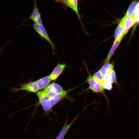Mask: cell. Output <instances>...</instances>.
Returning <instances> with one entry per match:
<instances>
[{
  "label": "cell",
  "mask_w": 139,
  "mask_h": 139,
  "mask_svg": "<svg viewBox=\"0 0 139 139\" xmlns=\"http://www.w3.org/2000/svg\"><path fill=\"white\" fill-rule=\"evenodd\" d=\"M139 12V2H138L136 5L134 11L133 13L132 16L134 18L135 16L137 13Z\"/></svg>",
  "instance_id": "21"
},
{
  "label": "cell",
  "mask_w": 139,
  "mask_h": 139,
  "mask_svg": "<svg viewBox=\"0 0 139 139\" xmlns=\"http://www.w3.org/2000/svg\"><path fill=\"white\" fill-rule=\"evenodd\" d=\"M103 84L113 83L110 72L106 73L103 76Z\"/></svg>",
  "instance_id": "18"
},
{
  "label": "cell",
  "mask_w": 139,
  "mask_h": 139,
  "mask_svg": "<svg viewBox=\"0 0 139 139\" xmlns=\"http://www.w3.org/2000/svg\"><path fill=\"white\" fill-rule=\"evenodd\" d=\"M138 3V1H133L129 7L124 16L127 17L131 16Z\"/></svg>",
  "instance_id": "14"
},
{
  "label": "cell",
  "mask_w": 139,
  "mask_h": 139,
  "mask_svg": "<svg viewBox=\"0 0 139 139\" xmlns=\"http://www.w3.org/2000/svg\"><path fill=\"white\" fill-rule=\"evenodd\" d=\"M110 73L111 75L112 81L113 83H115L116 84L118 85H119L117 81L116 75L115 71L114 69L111 70L110 72Z\"/></svg>",
  "instance_id": "19"
},
{
  "label": "cell",
  "mask_w": 139,
  "mask_h": 139,
  "mask_svg": "<svg viewBox=\"0 0 139 139\" xmlns=\"http://www.w3.org/2000/svg\"><path fill=\"white\" fill-rule=\"evenodd\" d=\"M86 81L89 84V89L94 92L98 93L103 92L102 85L90 74H89Z\"/></svg>",
  "instance_id": "3"
},
{
  "label": "cell",
  "mask_w": 139,
  "mask_h": 139,
  "mask_svg": "<svg viewBox=\"0 0 139 139\" xmlns=\"http://www.w3.org/2000/svg\"><path fill=\"white\" fill-rule=\"evenodd\" d=\"M93 76L103 85V77L100 70L95 73Z\"/></svg>",
  "instance_id": "16"
},
{
  "label": "cell",
  "mask_w": 139,
  "mask_h": 139,
  "mask_svg": "<svg viewBox=\"0 0 139 139\" xmlns=\"http://www.w3.org/2000/svg\"><path fill=\"white\" fill-rule=\"evenodd\" d=\"M139 24V12L134 17L133 24V28L132 30V34H133L136 26Z\"/></svg>",
  "instance_id": "17"
},
{
  "label": "cell",
  "mask_w": 139,
  "mask_h": 139,
  "mask_svg": "<svg viewBox=\"0 0 139 139\" xmlns=\"http://www.w3.org/2000/svg\"><path fill=\"white\" fill-rule=\"evenodd\" d=\"M112 84L111 83H104L103 85L104 89L108 90H110L112 89Z\"/></svg>",
  "instance_id": "20"
},
{
  "label": "cell",
  "mask_w": 139,
  "mask_h": 139,
  "mask_svg": "<svg viewBox=\"0 0 139 139\" xmlns=\"http://www.w3.org/2000/svg\"><path fill=\"white\" fill-rule=\"evenodd\" d=\"M114 67L113 64L108 62L105 63L99 70L103 77L106 73H109L111 70L114 69Z\"/></svg>",
  "instance_id": "13"
},
{
  "label": "cell",
  "mask_w": 139,
  "mask_h": 139,
  "mask_svg": "<svg viewBox=\"0 0 139 139\" xmlns=\"http://www.w3.org/2000/svg\"><path fill=\"white\" fill-rule=\"evenodd\" d=\"M37 95L41 105L45 111H49L60 100L48 97L42 90L38 92Z\"/></svg>",
  "instance_id": "1"
},
{
  "label": "cell",
  "mask_w": 139,
  "mask_h": 139,
  "mask_svg": "<svg viewBox=\"0 0 139 139\" xmlns=\"http://www.w3.org/2000/svg\"><path fill=\"white\" fill-rule=\"evenodd\" d=\"M32 27L41 37L46 40L49 43L51 46L53 54L54 55L56 50V46L49 37L43 25L34 23Z\"/></svg>",
  "instance_id": "2"
},
{
  "label": "cell",
  "mask_w": 139,
  "mask_h": 139,
  "mask_svg": "<svg viewBox=\"0 0 139 139\" xmlns=\"http://www.w3.org/2000/svg\"><path fill=\"white\" fill-rule=\"evenodd\" d=\"M124 35L123 21L121 19L115 30L114 35L115 40H121Z\"/></svg>",
  "instance_id": "8"
},
{
  "label": "cell",
  "mask_w": 139,
  "mask_h": 139,
  "mask_svg": "<svg viewBox=\"0 0 139 139\" xmlns=\"http://www.w3.org/2000/svg\"><path fill=\"white\" fill-rule=\"evenodd\" d=\"M134 19L132 16L127 17L124 16L122 19L123 21L125 35L127 33L133 26Z\"/></svg>",
  "instance_id": "11"
},
{
  "label": "cell",
  "mask_w": 139,
  "mask_h": 139,
  "mask_svg": "<svg viewBox=\"0 0 139 139\" xmlns=\"http://www.w3.org/2000/svg\"><path fill=\"white\" fill-rule=\"evenodd\" d=\"M73 10L80 20L78 8V0H57Z\"/></svg>",
  "instance_id": "7"
},
{
  "label": "cell",
  "mask_w": 139,
  "mask_h": 139,
  "mask_svg": "<svg viewBox=\"0 0 139 139\" xmlns=\"http://www.w3.org/2000/svg\"><path fill=\"white\" fill-rule=\"evenodd\" d=\"M78 115L76 116L69 124H67V121H65L63 128L56 139H63L64 138L65 135L77 118Z\"/></svg>",
  "instance_id": "10"
},
{
  "label": "cell",
  "mask_w": 139,
  "mask_h": 139,
  "mask_svg": "<svg viewBox=\"0 0 139 139\" xmlns=\"http://www.w3.org/2000/svg\"><path fill=\"white\" fill-rule=\"evenodd\" d=\"M49 75L41 78L35 81L39 90L45 89L50 84L51 81Z\"/></svg>",
  "instance_id": "9"
},
{
  "label": "cell",
  "mask_w": 139,
  "mask_h": 139,
  "mask_svg": "<svg viewBox=\"0 0 139 139\" xmlns=\"http://www.w3.org/2000/svg\"><path fill=\"white\" fill-rule=\"evenodd\" d=\"M67 64L65 63H58L49 75L51 80H54L57 79L62 74Z\"/></svg>",
  "instance_id": "6"
},
{
  "label": "cell",
  "mask_w": 139,
  "mask_h": 139,
  "mask_svg": "<svg viewBox=\"0 0 139 139\" xmlns=\"http://www.w3.org/2000/svg\"><path fill=\"white\" fill-rule=\"evenodd\" d=\"M3 47H2V48H1L0 49V51H1L2 50V49H3Z\"/></svg>",
  "instance_id": "22"
},
{
  "label": "cell",
  "mask_w": 139,
  "mask_h": 139,
  "mask_svg": "<svg viewBox=\"0 0 139 139\" xmlns=\"http://www.w3.org/2000/svg\"><path fill=\"white\" fill-rule=\"evenodd\" d=\"M44 90L46 92H52L64 97L67 95V91L57 83H53L49 84Z\"/></svg>",
  "instance_id": "4"
},
{
  "label": "cell",
  "mask_w": 139,
  "mask_h": 139,
  "mask_svg": "<svg viewBox=\"0 0 139 139\" xmlns=\"http://www.w3.org/2000/svg\"><path fill=\"white\" fill-rule=\"evenodd\" d=\"M39 90L37 83L35 81L29 82L22 85L20 88H15L12 91L16 92L20 91H26L34 93Z\"/></svg>",
  "instance_id": "5"
},
{
  "label": "cell",
  "mask_w": 139,
  "mask_h": 139,
  "mask_svg": "<svg viewBox=\"0 0 139 139\" xmlns=\"http://www.w3.org/2000/svg\"><path fill=\"white\" fill-rule=\"evenodd\" d=\"M41 16L36 3L35 2L34 8L32 14L29 19L34 21V20L39 16Z\"/></svg>",
  "instance_id": "15"
},
{
  "label": "cell",
  "mask_w": 139,
  "mask_h": 139,
  "mask_svg": "<svg viewBox=\"0 0 139 139\" xmlns=\"http://www.w3.org/2000/svg\"><path fill=\"white\" fill-rule=\"evenodd\" d=\"M121 41V40H115L107 56L103 61L104 63L109 62L110 59L114 54L115 51Z\"/></svg>",
  "instance_id": "12"
}]
</instances>
